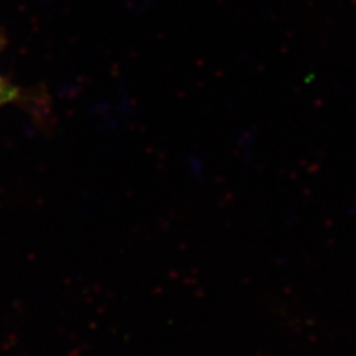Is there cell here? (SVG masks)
I'll return each instance as SVG.
<instances>
[{"instance_id": "cell-1", "label": "cell", "mask_w": 356, "mask_h": 356, "mask_svg": "<svg viewBox=\"0 0 356 356\" xmlns=\"http://www.w3.org/2000/svg\"><path fill=\"white\" fill-rule=\"evenodd\" d=\"M17 97V92L14 91V88H10L9 83H6L2 77H0V107L14 102Z\"/></svg>"}]
</instances>
